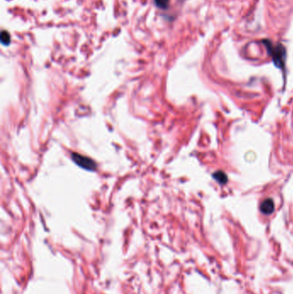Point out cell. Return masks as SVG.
I'll return each instance as SVG.
<instances>
[{"mask_svg":"<svg viewBox=\"0 0 293 294\" xmlns=\"http://www.w3.org/2000/svg\"><path fill=\"white\" fill-rule=\"evenodd\" d=\"M262 43L268 49V55H270L273 59V62L277 67L283 69L285 66V61L286 58V50L282 44H273L268 40H262Z\"/></svg>","mask_w":293,"mask_h":294,"instance_id":"6da1fadb","label":"cell"},{"mask_svg":"<svg viewBox=\"0 0 293 294\" xmlns=\"http://www.w3.org/2000/svg\"><path fill=\"white\" fill-rule=\"evenodd\" d=\"M73 159L75 163L88 171H94L96 169V163L93 160L90 159L87 157L82 156L78 153H73Z\"/></svg>","mask_w":293,"mask_h":294,"instance_id":"7a4b0ae2","label":"cell"},{"mask_svg":"<svg viewBox=\"0 0 293 294\" xmlns=\"http://www.w3.org/2000/svg\"><path fill=\"white\" fill-rule=\"evenodd\" d=\"M274 202L270 198L266 199L264 201H262V203L260 206V210L265 215H272L274 211Z\"/></svg>","mask_w":293,"mask_h":294,"instance_id":"3957f363","label":"cell"},{"mask_svg":"<svg viewBox=\"0 0 293 294\" xmlns=\"http://www.w3.org/2000/svg\"><path fill=\"white\" fill-rule=\"evenodd\" d=\"M213 177L220 184H225L228 182V176L223 171H218L214 172Z\"/></svg>","mask_w":293,"mask_h":294,"instance_id":"277c9868","label":"cell"},{"mask_svg":"<svg viewBox=\"0 0 293 294\" xmlns=\"http://www.w3.org/2000/svg\"><path fill=\"white\" fill-rule=\"evenodd\" d=\"M11 35L6 30H3L1 32V42L4 46H9L11 43Z\"/></svg>","mask_w":293,"mask_h":294,"instance_id":"5b68a950","label":"cell"},{"mask_svg":"<svg viewBox=\"0 0 293 294\" xmlns=\"http://www.w3.org/2000/svg\"><path fill=\"white\" fill-rule=\"evenodd\" d=\"M155 4L160 9H167L170 4V0H154Z\"/></svg>","mask_w":293,"mask_h":294,"instance_id":"8992f818","label":"cell"}]
</instances>
